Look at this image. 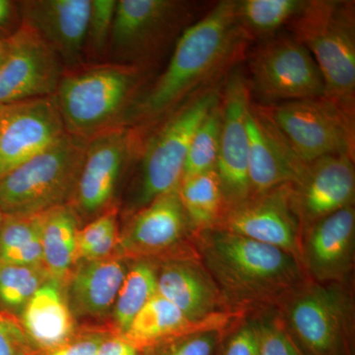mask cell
Returning a JSON list of instances; mask_svg holds the SVG:
<instances>
[{
  "label": "cell",
  "mask_w": 355,
  "mask_h": 355,
  "mask_svg": "<svg viewBox=\"0 0 355 355\" xmlns=\"http://www.w3.org/2000/svg\"><path fill=\"white\" fill-rule=\"evenodd\" d=\"M141 76L139 67L114 62L65 71L55 93L65 132L89 140L121 125Z\"/></svg>",
  "instance_id": "3"
},
{
  "label": "cell",
  "mask_w": 355,
  "mask_h": 355,
  "mask_svg": "<svg viewBox=\"0 0 355 355\" xmlns=\"http://www.w3.org/2000/svg\"><path fill=\"white\" fill-rule=\"evenodd\" d=\"M118 209L112 207L95 217L87 225L79 228L76 236V263L79 256L86 249L104 240L114 230H118Z\"/></svg>",
  "instance_id": "38"
},
{
  "label": "cell",
  "mask_w": 355,
  "mask_h": 355,
  "mask_svg": "<svg viewBox=\"0 0 355 355\" xmlns=\"http://www.w3.org/2000/svg\"><path fill=\"white\" fill-rule=\"evenodd\" d=\"M116 6V0H91L85 51L96 57L108 51Z\"/></svg>",
  "instance_id": "33"
},
{
  "label": "cell",
  "mask_w": 355,
  "mask_h": 355,
  "mask_svg": "<svg viewBox=\"0 0 355 355\" xmlns=\"http://www.w3.org/2000/svg\"><path fill=\"white\" fill-rule=\"evenodd\" d=\"M94 355H144L135 345L118 334H111L101 343Z\"/></svg>",
  "instance_id": "39"
},
{
  "label": "cell",
  "mask_w": 355,
  "mask_h": 355,
  "mask_svg": "<svg viewBox=\"0 0 355 355\" xmlns=\"http://www.w3.org/2000/svg\"><path fill=\"white\" fill-rule=\"evenodd\" d=\"M355 211L345 207L313 224L303 233L301 266L319 284L338 282L354 261Z\"/></svg>",
  "instance_id": "19"
},
{
  "label": "cell",
  "mask_w": 355,
  "mask_h": 355,
  "mask_svg": "<svg viewBox=\"0 0 355 355\" xmlns=\"http://www.w3.org/2000/svg\"><path fill=\"white\" fill-rule=\"evenodd\" d=\"M251 88L239 70L231 72L221 93L222 125L216 171L226 207L251 197L247 114Z\"/></svg>",
  "instance_id": "15"
},
{
  "label": "cell",
  "mask_w": 355,
  "mask_h": 355,
  "mask_svg": "<svg viewBox=\"0 0 355 355\" xmlns=\"http://www.w3.org/2000/svg\"><path fill=\"white\" fill-rule=\"evenodd\" d=\"M214 228L279 248L300 261L303 229L292 184L277 187L226 207Z\"/></svg>",
  "instance_id": "12"
},
{
  "label": "cell",
  "mask_w": 355,
  "mask_h": 355,
  "mask_svg": "<svg viewBox=\"0 0 355 355\" xmlns=\"http://www.w3.org/2000/svg\"><path fill=\"white\" fill-rule=\"evenodd\" d=\"M135 142L137 130L125 125L109 128L88 140L70 203L80 220H92L114 207V193Z\"/></svg>",
  "instance_id": "13"
},
{
  "label": "cell",
  "mask_w": 355,
  "mask_h": 355,
  "mask_svg": "<svg viewBox=\"0 0 355 355\" xmlns=\"http://www.w3.org/2000/svg\"><path fill=\"white\" fill-rule=\"evenodd\" d=\"M303 0H238L235 15L238 25L249 40L261 41L275 36L284 26L302 11Z\"/></svg>",
  "instance_id": "28"
},
{
  "label": "cell",
  "mask_w": 355,
  "mask_h": 355,
  "mask_svg": "<svg viewBox=\"0 0 355 355\" xmlns=\"http://www.w3.org/2000/svg\"><path fill=\"white\" fill-rule=\"evenodd\" d=\"M190 13L187 2L175 0L116 1L108 48L114 64L140 69L186 27Z\"/></svg>",
  "instance_id": "10"
},
{
  "label": "cell",
  "mask_w": 355,
  "mask_h": 355,
  "mask_svg": "<svg viewBox=\"0 0 355 355\" xmlns=\"http://www.w3.org/2000/svg\"><path fill=\"white\" fill-rule=\"evenodd\" d=\"M250 88L266 102L324 97L321 71L310 51L292 35L261 41L250 57Z\"/></svg>",
  "instance_id": "9"
},
{
  "label": "cell",
  "mask_w": 355,
  "mask_h": 355,
  "mask_svg": "<svg viewBox=\"0 0 355 355\" xmlns=\"http://www.w3.org/2000/svg\"><path fill=\"white\" fill-rule=\"evenodd\" d=\"M179 195L193 233L216 227L226 209L216 170L182 178Z\"/></svg>",
  "instance_id": "27"
},
{
  "label": "cell",
  "mask_w": 355,
  "mask_h": 355,
  "mask_svg": "<svg viewBox=\"0 0 355 355\" xmlns=\"http://www.w3.org/2000/svg\"><path fill=\"white\" fill-rule=\"evenodd\" d=\"M157 293L197 323L231 313L198 257L173 259L161 263Z\"/></svg>",
  "instance_id": "21"
},
{
  "label": "cell",
  "mask_w": 355,
  "mask_h": 355,
  "mask_svg": "<svg viewBox=\"0 0 355 355\" xmlns=\"http://www.w3.org/2000/svg\"><path fill=\"white\" fill-rule=\"evenodd\" d=\"M7 51V38H2L0 37V65L3 62L4 57H6Z\"/></svg>",
  "instance_id": "41"
},
{
  "label": "cell",
  "mask_w": 355,
  "mask_h": 355,
  "mask_svg": "<svg viewBox=\"0 0 355 355\" xmlns=\"http://www.w3.org/2000/svg\"><path fill=\"white\" fill-rule=\"evenodd\" d=\"M220 101L211 109L196 130L189 147L182 178L216 170L222 125Z\"/></svg>",
  "instance_id": "31"
},
{
  "label": "cell",
  "mask_w": 355,
  "mask_h": 355,
  "mask_svg": "<svg viewBox=\"0 0 355 355\" xmlns=\"http://www.w3.org/2000/svg\"><path fill=\"white\" fill-rule=\"evenodd\" d=\"M88 140L65 133L43 153L0 179V209L11 216H36L70 205Z\"/></svg>",
  "instance_id": "6"
},
{
  "label": "cell",
  "mask_w": 355,
  "mask_h": 355,
  "mask_svg": "<svg viewBox=\"0 0 355 355\" xmlns=\"http://www.w3.org/2000/svg\"><path fill=\"white\" fill-rule=\"evenodd\" d=\"M28 340L19 320L0 311V355H39Z\"/></svg>",
  "instance_id": "37"
},
{
  "label": "cell",
  "mask_w": 355,
  "mask_h": 355,
  "mask_svg": "<svg viewBox=\"0 0 355 355\" xmlns=\"http://www.w3.org/2000/svg\"><path fill=\"white\" fill-rule=\"evenodd\" d=\"M238 313H227L210 321H191L176 306L156 293L132 320L127 331L121 335L140 352L191 331L209 329H228Z\"/></svg>",
  "instance_id": "24"
},
{
  "label": "cell",
  "mask_w": 355,
  "mask_h": 355,
  "mask_svg": "<svg viewBox=\"0 0 355 355\" xmlns=\"http://www.w3.org/2000/svg\"><path fill=\"white\" fill-rule=\"evenodd\" d=\"M265 108L305 164L338 154L354 156V116L326 96Z\"/></svg>",
  "instance_id": "8"
},
{
  "label": "cell",
  "mask_w": 355,
  "mask_h": 355,
  "mask_svg": "<svg viewBox=\"0 0 355 355\" xmlns=\"http://www.w3.org/2000/svg\"><path fill=\"white\" fill-rule=\"evenodd\" d=\"M114 331L111 326L78 329L76 335L57 349L39 355H94L101 343Z\"/></svg>",
  "instance_id": "36"
},
{
  "label": "cell",
  "mask_w": 355,
  "mask_h": 355,
  "mask_svg": "<svg viewBox=\"0 0 355 355\" xmlns=\"http://www.w3.org/2000/svg\"><path fill=\"white\" fill-rule=\"evenodd\" d=\"M43 214H4L0 229V261L19 265L43 266Z\"/></svg>",
  "instance_id": "29"
},
{
  "label": "cell",
  "mask_w": 355,
  "mask_h": 355,
  "mask_svg": "<svg viewBox=\"0 0 355 355\" xmlns=\"http://www.w3.org/2000/svg\"><path fill=\"white\" fill-rule=\"evenodd\" d=\"M260 334V355H303L287 333L279 317L257 319Z\"/></svg>",
  "instance_id": "34"
},
{
  "label": "cell",
  "mask_w": 355,
  "mask_h": 355,
  "mask_svg": "<svg viewBox=\"0 0 355 355\" xmlns=\"http://www.w3.org/2000/svg\"><path fill=\"white\" fill-rule=\"evenodd\" d=\"M193 235L178 187L132 214L120 233L114 254L133 261L167 256L169 260L197 258V250L188 245Z\"/></svg>",
  "instance_id": "11"
},
{
  "label": "cell",
  "mask_w": 355,
  "mask_h": 355,
  "mask_svg": "<svg viewBox=\"0 0 355 355\" xmlns=\"http://www.w3.org/2000/svg\"><path fill=\"white\" fill-rule=\"evenodd\" d=\"M230 329H209L175 336L142 352L144 355H218Z\"/></svg>",
  "instance_id": "32"
},
{
  "label": "cell",
  "mask_w": 355,
  "mask_h": 355,
  "mask_svg": "<svg viewBox=\"0 0 355 355\" xmlns=\"http://www.w3.org/2000/svg\"><path fill=\"white\" fill-rule=\"evenodd\" d=\"M193 243L231 312L279 306L308 280L295 257L265 243L217 228L195 233Z\"/></svg>",
  "instance_id": "2"
},
{
  "label": "cell",
  "mask_w": 355,
  "mask_h": 355,
  "mask_svg": "<svg viewBox=\"0 0 355 355\" xmlns=\"http://www.w3.org/2000/svg\"><path fill=\"white\" fill-rule=\"evenodd\" d=\"M218 355H260L257 319L232 324L222 340Z\"/></svg>",
  "instance_id": "35"
},
{
  "label": "cell",
  "mask_w": 355,
  "mask_h": 355,
  "mask_svg": "<svg viewBox=\"0 0 355 355\" xmlns=\"http://www.w3.org/2000/svg\"><path fill=\"white\" fill-rule=\"evenodd\" d=\"M19 322L28 340L40 354L64 345L78 330L64 286L51 279L30 299Z\"/></svg>",
  "instance_id": "23"
},
{
  "label": "cell",
  "mask_w": 355,
  "mask_h": 355,
  "mask_svg": "<svg viewBox=\"0 0 355 355\" xmlns=\"http://www.w3.org/2000/svg\"><path fill=\"white\" fill-rule=\"evenodd\" d=\"M157 273L158 266L147 259L135 260L128 266L111 313L110 326L114 333L123 335L139 311L157 293Z\"/></svg>",
  "instance_id": "26"
},
{
  "label": "cell",
  "mask_w": 355,
  "mask_h": 355,
  "mask_svg": "<svg viewBox=\"0 0 355 355\" xmlns=\"http://www.w3.org/2000/svg\"><path fill=\"white\" fill-rule=\"evenodd\" d=\"M15 4L9 0H0V30L4 29L12 20Z\"/></svg>",
  "instance_id": "40"
},
{
  "label": "cell",
  "mask_w": 355,
  "mask_h": 355,
  "mask_svg": "<svg viewBox=\"0 0 355 355\" xmlns=\"http://www.w3.org/2000/svg\"><path fill=\"white\" fill-rule=\"evenodd\" d=\"M249 42L235 15V0L218 2L177 40L169 64L125 116L128 125H157L203 89L219 81Z\"/></svg>",
  "instance_id": "1"
},
{
  "label": "cell",
  "mask_w": 355,
  "mask_h": 355,
  "mask_svg": "<svg viewBox=\"0 0 355 355\" xmlns=\"http://www.w3.org/2000/svg\"><path fill=\"white\" fill-rule=\"evenodd\" d=\"M354 156H326L308 164L297 184H292L294 205L303 233L313 224L354 205Z\"/></svg>",
  "instance_id": "18"
},
{
  "label": "cell",
  "mask_w": 355,
  "mask_h": 355,
  "mask_svg": "<svg viewBox=\"0 0 355 355\" xmlns=\"http://www.w3.org/2000/svg\"><path fill=\"white\" fill-rule=\"evenodd\" d=\"M4 214L0 209V229H1L2 222H3Z\"/></svg>",
  "instance_id": "42"
},
{
  "label": "cell",
  "mask_w": 355,
  "mask_h": 355,
  "mask_svg": "<svg viewBox=\"0 0 355 355\" xmlns=\"http://www.w3.org/2000/svg\"><path fill=\"white\" fill-rule=\"evenodd\" d=\"M279 307L280 321L303 355H354L352 298L338 282L307 280Z\"/></svg>",
  "instance_id": "7"
},
{
  "label": "cell",
  "mask_w": 355,
  "mask_h": 355,
  "mask_svg": "<svg viewBox=\"0 0 355 355\" xmlns=\"http://www.w3.org/2000/svg\"><path fill=\"white\" fill-rule=\"evenodd\" d=\"M80 218L71 205H62L43 214V265L50 279L65 286L76 265V236Z\"/></svg>",
  "instance_id": "25"
},
{
  "label": "cell",
  "mask_w": 355,
  "mask_h": 355,
  "mask_svg": "<svg viewBox=\"0 0 355 355\" xmlns=\"http://www.w3.org/2000/svg\"><path fill=\"white\" fill-rule=\"evenodd\" d=\"M251 196L300 181L308 164L289 146L265 106L253 101L247 114Z\"/></svg>",
  "instance_id": "17"
},
{
  "label": "cell",
  "mask_w": 355,
  "mask_h": 355,
  "mask_svg": "<svg viewBox=\"0 0 355 355\" xmlns=\"http://www.w3.org/2000/svg\"><path fill=\"white\" fill-rule=\"evenodd\" d=\"M65 133L55 95L0 106V179Z\"/></svg>",
  "instance_id": "16"
},
{
  "label": "cell",
  "mask_w": 355,
  "mask_h": 355,
  "mask_svg": "<svg viewBox=\"0 0 355 355\" xmlns=\"http://www.w3.org/2000/svg\"><path fill=\"white\" fill-rule=\"evenodd\" d=\"M64 72L50 46L21 23L7 37L6 55L0 65V106L55 95Z\"/></svg>",
  "instance_id": "14"
},
{
  "label": "cell",
  "mask_w": 355,
  "mask_h": 355,
  "mask_svg": "<svg viewBox=\"0 0 355 355\" xmlns=\"http://www.w3.org/2000/svg\"><path fill=\"white\" fill-rule=\"evenodd\" d=\"M22 24L50 46L62 64L73 67L85 53L91 0H30L20 2Z\"/></svg>",
  "instance_id": "20"
},
{
  "label": "cell",
  "mask_w": 355,
  "mask_h": 355,
  "mask_svg": "<svg viewBox=\"0 0 355 355\" xmlns=\"http://www.w3.org/2000/svg\"><path fill=\"white\" fill-rule=\"evenodd\" d=\"M49 279L43 266L0 261V311L19 320L30 299Z\"/></svg>",
  "instance_id": "30"
},
{
  "label": "cell",
  "mask_w": 355,
  "mask_h": 355,
  "mask_svg": "<svg viewBox=\"0 0 355 355\" xmlns=\"http://www.w3.org/2000/svg\"><path fill=\"white\" fill-rule=\"evenodd\" d=\"M128 266L116 254L77 263L64 286L74 317L102 319L111 314Z\"/></svg>",
  "instance_id": "22"
},
{
  "label": "cell",
  "mask_w": 355,
  "mask_h": 355,
  "mask_svg": "<svg viewBox=\"0 0 355 355\" xmlns=\"http://www.w3.org/2000/svg\"><path fill=\"white\" fill-rule=\"evenodd\" d=\"M224 83L203 89L168 114L144 144L128 209L132 214L178 188L191 139L203 119L220 101Z\"/></svg>",
  "instance_id": "5"
},
{
  "label": "cell",
  "mask_w": 355,
  "mask_h": 355,
  "mask_svg": "<svg viewBox=\"0 0 355 355\" xmlns=\"http://www.w3.org/2000/svg\"><path fill=\"white\" fill-rule=\"evenodd\" d=\"M289 26L319 67L326 97L354 116V2L310 0Z\"/></svg>",
  "instance_id": "4"
}]
</instances>
